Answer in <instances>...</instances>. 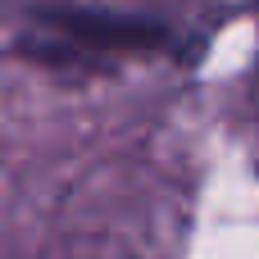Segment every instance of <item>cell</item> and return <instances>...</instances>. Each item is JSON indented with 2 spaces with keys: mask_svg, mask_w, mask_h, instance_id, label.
<instances>
[{
  "mask_svg": "<svg viewBox=\"0 0 259 259\" xmlns=\"http://www.w3.org/2000/svg\"><path fill=\"white\" fill-rule=\"evenodd\" d=\"M41 23L87 50H146L164 41V27L150 18H127V14H96V9H46Z\"/></svg>",
  "mask_w": 259,
  "mask_h": 259,
  "instance_id": "obj_1",
  "label": "cell"
}]
</instances>
